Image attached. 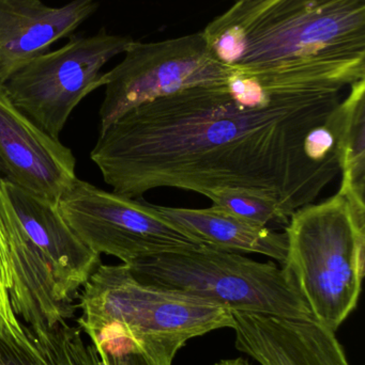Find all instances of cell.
<instances>
[{"mask_svg": "<svg viewBox=\"0 0 365 365\" xmlns=\"http://www.w3.org/2000/svg\"><path fill=\"white\" fill-rule=\"evenodd\" d=\"M214 365H251L248 360L244 358H235V359H224L216 362Z\"/></svg>", "mask_w": 365, "mask_h": 365, "instance_id": "20", "label": "cell"}, {"mask_svg": "<svg viewBox=\"0 0 365 365\" xmlns=\"http://www.w3.org/2000/svg\"><path fill=\"white\" fill-rule=\"evenodd\" d=\"M126 266L144 282L206 298L231 312L314 319L289 272L274 262H257L203 245Z\"/></svg>", "mask_w": 365, "mask_h": 365, "instance_id": "5", "label": "cell"}, {"mask_svg": "<svg viewBox=\"0 0 365 365\" xmlns=\"http://www.w3.org/2000/svg\"><path fill=\"white\" fill-rule=\"evenodd\" d=\"M206 197L211 200L212 205L256 225L289 222L276 197L263 190L226 187L210 191Z\"/></svg>", "mask_w": 365, "mask_h": 365, "instance_id": "17", "label": "cell"}, {"mask_svg": "<svg viewBox=\"0 0 365 365\" xmlns=\"http://www.w3.org/2000/svg\"><path fill=\"white\" fill-rule=\"evenodd\" d=\"M57 206L86 246L98 255L117 257L126 265L205 245L169 220L158 206L104 190L79 178Z\"/></svg>", "mask_w": 365, "mask_h": 365, "instance_id": "6", "label": "cell"}, {"mask_svg": "<svg viewBox=\"0 0 365 365\" xmlns=\"http://www.w3.org/2000/svg\"><path fill=\"white\" fill-rule=\"evenodd\" d=\"M231 72L211 53L201 32L162 42L133 41L124 60L103 73L100 132L141 105L190 88L226 83Z\"/></svg>", "mask_w": 365, "mask_h": 365, "instance_id": "8", "label": "cell"}, {"mask_svg": "<svg viewBox=\"0 0 365 365\" xmlns=\"http://www.w3.org/2000/svg\"><path fill=\"white\" fill-rule=\"evenodd\" d=\"M99 6L98 0H72L60 6L42 0H0V81L71 36Z\"/></svg>", "mask_w": 365, "mask_h": 365, "instance_id": "12", "label": "cell"}, {"mask_svg": "<svg viewBox=\"0 0 365 365\" xmlns=\"http://www.w3.org/2000/svg\"><path fill=\"white\" fill-rule=\"evenodd\" d=\"M336 149L342 173L339 192L349 200L358 214L365 216V79L353 83L342 100Z\"/></svg>", "mask_w": 365, "mask_h": 365, "instance_id": "16", "label": "cell"}, {"mask_svg": "<svg viewBox=\"0 0 365 365\" xmlns=\"http://www.w3.org/2000/svg\"><path fill=\"white\" fill-rule=\"evenodd\" d=\"M341 102V92L274 87L233 68L226 83L129 111L100 132L90 158L124 197L162 187L257 189L289 219L340 175Z\"/></svg>", "mask_w": 365, "mask_h": 365, "instance_id": "1", "label": "cell"}, {"mask_svg": "<svg viewBox=\"0 0 365 365\" xmlns=\"http://www.w3.org/2000/svg\"><path fill=\"white\" fill-rule=\"evenodd\" d=\"M2 327H11V326L6 325V324H4V322H2L1 319H0V328Z\"/></svg>", "mask_w": 365, "mask_h": 365, "instance_id": "21", "label": "cell"}, {"mask_svg": "<svg viewBox=\"0 0 365 365\" xmlns=\"http://www.w3.org/2000/svg\"><path fill=\"white\" fill-rule=\"evenodd\" d=\"M79 328L92 344L124 341L162 365H171L191 339L231 328L229 309L134 276L124 264H101L79 292Z\"/></svg>", "mask_w": 365, "mask_h": 365, "instance_id": "3", "label": "cell"}, {"mask_svg": "<svg viewBox=\"0 0 365 365\" xmlns=\"http://www.w3.org/2000/svg\"><path fill=\"white\" fill-rule=\"evenodd\" d=\"M0 225L8 249L9 296L15 315L21 323L38 329L68 321L76 308L62 299L44 255L1 201Z\"/></svg>", "mask_w": 365, "mask_h": 365, "instance_id": "13", "label": "cell"}, {"mask_svg": "<svg viewBox=\"0 0 365 365\" xmlns=\"http://www.w3.org/2000/svg\"><path fill=\"white\" fill-rule=\"evenodd\" d=\"M234 1H248V0H234Z\"/></svg>", "mask_w": 365, "mask_h": 365, "instance_id": "22", "label": "cell"}, {"mask_svg": "<svg viewBox=\"0 0 365 365\" xmlns=\"http://www.w3.org/2000/svg\"><path fill=\"white\" fill-rule=\"evenodd\" d=\"M201 34L238 70L365 71V0L236 1Z\"/></svg>", "mask_w": 365, "mask_h": 365, "instance_id": "2", "label": "cell"}, {"mask_svg": "<svg viewBox=\"0 0 365 365\" xmlns=\"http://www.w3.org/2000/svg\"><path fill=\"white\" fill-rule=\"evenodd\" d=\"M289 272L314 321L336 332L357 308L365 272V216L338 192L289 217Z\"/></svg>", "mask_w": 365, "mask_h": 365, "instance_id": "4", "label": "cell"}, {"mask_svg": "<svg viewBox=\"0 0 365 365\" xmlns=\"http://www.w3.org/2000/svg\"><path fill=\"white\" fill-rule=\"evenodd\" d=\"M94 345L103 365H162L124 341H106Z\"/></svg>", "mask_w": 365, "mask_h": 365, "instance_id": "18", "label": "cell"}, {"mask_svg": "<svg viewBox=\"0 0 365 365\" xmlns=\"http://www.w3.org/2000/svg\"><path fill=\"white\" fill-rule=\"evenodd\" d=\"M233 317L236 349L261 365H351L336 332L314 319Z\"/></svg>", "mask_w": 365, "mask_h": 365, "instance_id": "11", "label": "cell"}, {"mask_svg": "<svg viewBox=\"0 0 365 365\" xmlns=\"http://www.w3.org/2000/svg\"><path fill=\"white\" fill-rule=\"evenodd\" d=\"M11 279L9 272L8 249H6V238L0 225V319L6 325L15 326L21 323V319L15 315L11 306L10 289Z\"/></svg>", "mask_w": 365, "mask_h": 365, "instance_id": "19", "label": "cell"}, {"mask_svg": "<svg viewBox=\"0 0 365 365\" xmlns=\"http://www.w3.org/2000/svg\"><path fill=\"white\" fill-rule=\"evenodd\" d=\"M160 212L203 244L231 252L259 253L284 264L286 234L234 216L216 206L208 208L166 207Z\"/></svg>", "mask_w": 365, "mask_h": 365, "instance_id": "14", "label": "cell"}, {"mask_svg": "<svg viewBox=\"0 0 365 365\" xmlns=\"http://www.w3.org/2000/svg\"><path fill=\"white\" fill-rule=\"evenodd\" d=\"M0 365H103L81 328L66 322L46 329L24 323L0 328Z\"/></svg>", "mask_w": 365, "mask_h": 365, "instance_id": "15", "label": "cell"}, {"mask_svg": "<svg viewBox=\"0 0 365 365\" xmlns=\"http://www.w3.org/2000/svg\"><path fill=\"white\" fill-rule=\"evenodd\" d=\"M75 166L70 148L21 113L0 81V173L39 199L58 205L76 181Z\"/></svg>", "mask_w": 365, "mask_h": 365, "instance_id": "9", "label": "cell"}, {"mask_svg": "<svg viewBox=\"0 0 365 365\" xmlns=\"http://www.w3.org/2000/svg\"><path fill=\"white\" fill-rule=\"evenodd\" d=\"M133 38L101 29L94 36L75 38L21 66L4 83L13 104L47 134L59 139L79 103L104 87L101 70Z\"/></svg>", "mask_w": 365, "mask_h": 365, "instance_id": "7", "label": "cell"}, {"mask_svg": "<svg viewBox=\"0 0 365 365\" xmlns=\"http://www.w3.org/2000/svg\"><path fill=\"white\" fill-rule=\"evenodd\" d=\"M0 201L44 255L62 299L77 309L75 300L102 264L101 255L77 237L57 205L39 199L4 177H0Z\"/></svg>", "mask_w": 365, "mask_h": 365, "instance_id": "10", "label": "cell"}]
</instances>
